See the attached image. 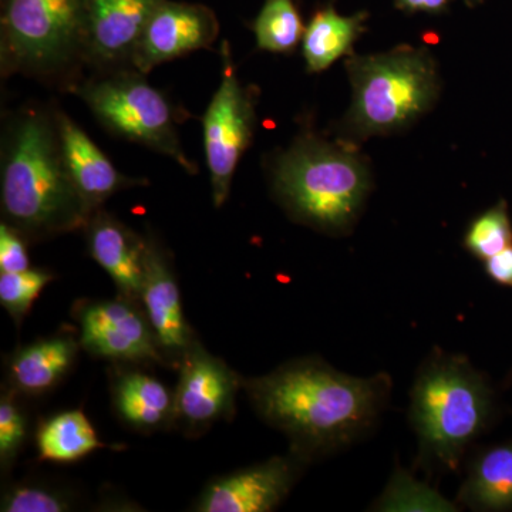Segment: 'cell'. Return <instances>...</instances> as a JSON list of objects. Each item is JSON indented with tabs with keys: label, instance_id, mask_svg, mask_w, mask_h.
Segmentation results:
<instances>
[{
	"label": "cell",
	"instance_id": "2e32d148",
	"mask_svg": "<svg viewBox=\"0 0 512 512\" xmlns=\"http://www.w3.org/2000/svg\"><path fill=\"white\" fill-rule=\"evenodd\" d=\"M86 231L90 255L113 279L119 295L141 302L147 239L100 208L93 212Z\"/></svg>",
	"mask_w": 512,
	"mask_h": 512
},
{
	"label": "cell",
	"instance_id": "7c38bea8",
	"mask_svg": "<svg viewBox=\"0 0 512 512\" xmlns=\"http://www.w3.org/2000/svg\"><path fill=\"white\" fill-rule=\"evenodd\" d=\"M218 32L220 23L207 6L163 0L148 20L130 62L138 73H148L175 57L207 49Z\"/></svg>",
	"mask_w": 512,
	"mask_h": 512
},
{
	"label": "cell",
	"instance_id": "3957f363",
	"mask_svg": "<svg viewBox=\"0 0 512 512\" xmlns=\"http://www.w3.org/2000/svg\"><path fill=\"white\" fill-rule=\"evenodd\" d=\"M494 412L487 376L468 357L433 349L410 390L409 421L419 441L420 464L456 473Z\"/></svg>",
	"mask_w": 512,
	"mask_h": 512
},
{
	"label": "cell",
	"instance_id": "603a6c76",
	"mask_svg": "<svg viewBox=\"0 0 512 512\" xmlns=\"http://www.w3.org/2000/svg\"><path fill=\"white\" fill-rule=\"evenodd\" d=\"M370 510L383 512L430 511L457 512V503L447 500L429 485L420 483L412 474L397 467L383 494Z\"/></svg>",
	"mask_w": 512,
	"mask_h": 512
},
{
	"label": "cell",
	"instance_id": "ac0fdd59",
	"mask_svg": "<svg viewBox=\"0 0 512 512\" xmlns=\"http://www.w3.org/2000/svg\"><path fill=\"white\" fill-rule=\"evenodd\" d=\"M456 503L471 511H512V440L484 447L471 458Z\"/></svg>",
	"mask_w": 512,
	"mask_h": 512
},
{
	"label": "cell",
	"instance_id": "ffe728a7",
	"mask_svg": "<svg viewBox=\"0 0 512 512\" xmlns=\"http://www.w3.org/2000/svg\"><path fill=\"white\" fill-rule=\"evenodd\" d=\"M366 12L343 16L332 6L318 10L303 35V57L311 73L325 72L340 57L352 55L353 45L365 30Z\"/></svg>",
	"mask_w": 512,
	"mask_h": 512
},
{
	"label": "cell",
	"instance_id": "d6986e66",
	"mask_svg": "<svg viewBox=\"0 0 512 512\" xmlns=\"http://www.w3.org/2000/svg\"><path fill=\"white\" fill-rule=\"evenodd\" d=\"M111 393L120 419L134 430L153 433L173 427L174 393L156 377L123 370L114 377Z\"/></svg>",
	"mask_w": 512,
	"mask_h": 512
},
{
	"label": "cell",
	"instance_id": "f546056e",
	"mask_svg": "<svg viewBox=\"0 0 512 512\" xmlns=\"http://www.w3.org/2000/svg\"><path fill=\"white\" fill-rule=\"evenodd\" d=\"M451 0H394V6L407 15L414 13H427V15H440L447 10Z\"/></svg>",
	"mask_w": 512,
	"mask_h": 512
},
{
	"label": "cell",
	"instance_id": "5b68a950",
	"mask_svg": "<svg viewBox=\"0 0 512 512\" xmlns=\"http://www.w3.org/2000/svg\"><path fill=\"white\" fill-rule=\"evenodd\" d=\"M352 103L343 131L353 140L392 136L412 127L440 99L436 60L426 47L403 45L346 60Z\"/></svg>",
	"mask_w": 512,
	"mask_h": 512
},
{
	"label": "cell",
	"instance_id": "f1b7e54d",
	"mask_svg": "<svg viewBox=\"0 0 512 512\" xmlns=\"http://www.w3.org/2000/svg\"><path fill=\"white\" fill-rule=\"evenodd\" d=\"M484 271L495 284L512 288V245L485 259Z\"/></svg>",
	"mask_w": 512,
	"mask_h": 512
},
{
	"label": "cell",
	"instance_id": "d4e9b609",
	"mask_svg": "<svg viewBox=\"0 0 512 512\" xmlns=\"http://www.w3.org/2000/svg\"><path fill=\"white\" fill-rule=\"evenodd\" d=\"M52 281L53 275L45 269L0 272V305L8 311L16 325H20L40 293Z\"/></svg>",
	"mask_w": 512,
	"mask_h": 512
},
{
	"label": "cell",
	"instance_id": "4dcf8cb0",
	"mask_svg": "<svg viewBox=\"0 0 512 512\" xmlns=\"http://www.w3.org/2000/svg\"><path fill=\"white\" fill-rule=\"evenodd\" d=\"M484 0H466V3L468 6H471V8H476V6L481 5Z\"/></svg>",
	"mask_w": 512,
	"mask_h": 512
},
{
	"label": "cell",
	"instance_id": "cb8c5ba5",
	"mask_svg": "<svg viewBox=\"0 0 512 512\" xmlns=\"http://www.w3.org/2000/svg\"><path fill=\"white\" fill-rule=\"evenodd\" d=\"M464 248L485 261L512 245V227L507 204L498 202L471 222L463 239Z\"/></svg>",
	"mask_w": 512,
	"mask_h": 512
},
{
	"label": "cell",
	"instance_id": "52a82bcc",
	"mask_svg": "<svg viewBox=\"0 0 512 512\" xmlns=\"http://www.w3.org/2000/svg\"><path fill=\"white\" fill-rule=\"evenodd\" d=\"M140 74H119L86 84L80 96L117 136L171 157L188 173H195L194 163L181 148L173 106Z\"/></svg>",
	"mask_w": 512,
	"mask_h": 512
},
{
	"label": "cell",
	"instance_id": "5bb4252c",
	"mask_svg": "<svg viewBox=\"0 0 512 512\" xmlns=\"http://www.w3.org/2000/svg\"><path fill=\"white\" fill-rule=\"evenodd\" d=\"M163 0H84L86 53L96 62L131 60L148 20Z\"/></svg>",
	"mask_w": 512,
	"mask_h": 512
},
{
	"label": "cell",
	"instance_id": "8fae6325",
	"mask_svg": "<svg viewBox=\"0 0 512 512\" xmlns=\"http://www.w3.org/2000/svg\"><path fill=\"white\" fill-rule=\"evenodd\" d=\"M305 466L301 458L289 453L215 478L202 491L194 511H274L291 494Z\"/></svg>",
	"mask_w": 512,
	"mask_h": 512
},
{
	"label": "cell",
	"instance_id": "44dd1931",
	"mask_svg": "<svg viewBox=\"0 0 512 512\" xmlns=\"http://www.w3.org/2000/svg\"><path fill=\"white\" fill-rule=\"evenodd\" d=\"M39 460L50 463H76L93 451L106 447L82 410H69L50 417L36 433Z\"/></svg>",
	"mask_w": 512,
	"mask_h": 512
},
{
	"label": "cell",
	"instance_id": "9c48e42d",
	"mask_svg": "<svg viewBox=\"0 0 512 512\" xmlns=\"http://www.w3.org/2000/svg\"><path fill=\"white\" fill-rule=\"evenodd\" d=\"M174 392V427L187 436H200L220 421L231 420L244 379L200 342L178 363Z\"/></svg>",
	"mask_w": 512,
	"mask_h": 512
},
{
	"label": "cell",
	"instance_id": "7a4b0ae2",
	"mask_svg": "<svg viewBox=\"0 0 512 512\" xmlns=\"http://www.w3.org/2000/svg\"><path fill=\"white\" fill-rule=\"evenodd\" d=\"M2 211L26 238L86 228L93 211L67 173L56 121L29 113L10 131L2 164Z\"/></svg>",
	"mask_w": 512,
	"mask_h": 512
},
{
	"label": "cell",
	"instance_id": "6da1fadb",
	"mask_svg": "<svg viewBox=\"0 0 512 512\" xmlns=\"http://www.w3.org/2000/svg\"><path fill=\"white\" fill-rule=\"evenodd\" d=\"M242 390L256 414L288 439L289 453L309 464L372 433L390 402L393 379L386 372L348 375L312 356L244 379Z\"/></svg>",
	"mask_w": 512,
	"mask_h": 512
},
{
	"label": "cell",
	"instance_id": "9a60e30c",
	"mask_svg": "<svg viewBox=\"0 0 512 512\" xmlns=\"http://www.w3.org/2000/svg\"><path fill=\"white\" fill-rule=\"evenodd\" d=\"M57 133L67 173L90 210L97 211L116 192L144 184L116 170L106 154L69 116H56Z\"/></svg>",
	"mask_w": 512,
	"mask_h": 512
},
{
	"label": "cell",
	"instance_id": "83f0119b",
	"mask_svg": "<svg viewBox=\"0 0 512 512\" xmlns=\"http://www.w3.org/2000/svg\"><path fill=\"white\" fill-rule=\"evenodd\" d=\"M25 235L8 222L0 225V272H20L30 268Z\"/></svg>",
	"mask_w": 512,
	"mask_h": 512
},
{
	"label": "cell",
	"instance_id": "277c9868",
	"mask_svg": "<svg viewBox=\"0 0 512 512\" xmlns=\"http://www.w3.org/2000/svg\"><path fill=\"white\" fill-rule=\"evenodd\" d=\"M272 190L293 221L342 237L360 220L372 173L350 141L303 136L276 161Z\"/></svg>",
	"mask_w": 512,
	"mask_h": 512
},
{
	"label": "cell",
	"instance_id": "4316f807",
	"mask_svg": "<svg viewBox=\"0 0 512 512\" xmlns=\"http://www.w3.org/2000/svg\"><path fill=\"white\" fill-rule=\"evenodd\" d=\"M13 393V389L3 392L0 399V461L3 467L15 460L28 434L26 414Z\"/></svg>",
	"mask_w": 512,
	"mask_h": 512
},
{
	"label": "cell",
	"instance_id": "4fadbf2b",
	"mask_svg": "<svg viewBox=\"0 0 512 512\" xmlns=\"http://www.w3.org/2000/svg\"><path fill=\"white\" fill-rule=\"evenodd\" d=\"M173 265L153 237L147 239L141 303L165 362L178 366L197 338L188 325Z\"/></svg>",
	"mask_w": 512,
	"mask_h": 512
},
{
	"label": "cell",
	"instance_id": "8992f818",
	"mask_svg": "<svg viewBox=\"0 0 512 512\" xmlns=\"http://www.w3.org/2000/svg\"><path fill=\"white\" fill-rule=\"evenodd\" d=\"M84 16V0H3V64L53 72L72 62L86 52Z\"/></svg>",
	"mask_w": 512,
	"mask_h": 512
},
{
	"label": "cell",
	"instance_id": "e0dca14e",
	"mask_svg": "<svg viewBox=\"0 0 512 512\" xmlns=\"http://www.w3.org/2000/svg\"><path fill=\"white\" fill-rule=\"evenodd\" d=\"M79 346L80 340L60 333L16 350L9 362L10 389L26 396L49 392L72 369Z\"/></svg>",
	"mask_w": 512,
	"mask_h": 512
},
{
	"label": "cell",
	"instance_id": "30bf717a",
	"mask_svg": "<svg viewBox=\"0 0 512 512\" xmlns=\"http://www.w3.org/2000/svg\"><path fill=\"white\" fill-rule=\"evenodd\" d=\"M80 346L90 355L119 363L167 365L140 302L117 296L77 309Z\"/></svg>",
	"mask_w": 512,
	"mask_h": 512
},
{
	"label": "cell",
	"instance_id": "484cf974",
	"mask_svg": "<svg viewBox=\"0 0 512 512\" xmlns=\"http://www.w3.org/2000/svg\"><path fill=\"white\" fill-rule=\"evenodd\" d=\"M72 498L63 491L39 484H19L2 498L3 512H63L72 510Z\"/></svg>",
	"mask_w": 512,
	"mask_h": 512
},
{
	"label": "cell",
	"instance_id": "ba28073f",
	"mask_svg": "<svg viewBox=\"0 0 512 512\" xmlns=\"http://www.w3.org/2000/svg\"><path fill=\"white\" fill-rule=\"evenodd\" d=\"M222 60L220 87L202 119L205 158L215 208H221L228 200L232 178L242 154L251 143L255 126L254 101L239 83L227 42L222 49Z\"/></svg>",
	"mask_w": 512,
	"mask_h": 512
},
{
	"label": "cell",
	"instance_id": "7402d4cb",
	"mask_svg": "<svg viewBox=\"0 0 512 512\" xmlns=\"http://www.w3.org/2000/svg\"><path fill=\"white\" fill-rule=\"evenodd\" d=\"M293 0H265L254 22L256 46L272 53H292L305 35Z\"/></svg>",
	"mask_w": 512,
	"mask_h": 512
}]
</instances>
